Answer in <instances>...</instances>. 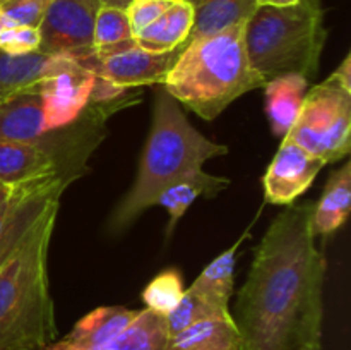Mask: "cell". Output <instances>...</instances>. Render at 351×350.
I'll list each match as a JSON object with an SVG mask.
<instances>
[{"label":"cell","instance_id":"cell-1","mask_svg":"<svg viewBox=\"0 0 351 350\" xmlns=\"http://www.w3.org/2000/svg\"><path fill=\"white\" fill-rule=\"evenodd\" d=\"M314 202L287 206L254 250L235 316L240 350H300L322 343L326 257L312 230Z\"/></svg>","mask_w":351,"mask_h":350},{"label":"cell","instance_id":"cell-28","mask_svg":"<svg viewBox=\"0 0 351 350\" xmlns=\"http://www.w3.org/2000/svg\"><path fill=\"white\" fill-rule=\"evenodd\" d=\"M40 31L38 27L12 26L0 33V50L10 55L38 54Z\"/></svg>","mask_w":351,"mask_h":350},{"label":"cell","instance_id":"cell-29","mask_svg":"<svg viewBox=\"0 0 351 350\" xmlns=\"http://www.w3.org/2000/svg\"><path fill=\"white\" fill-rule=\"evenodd\" d=\"M177 0H132L125 7V14L129 17L130 30L134 34L143 31L151 23L158 19L161 14L167 12Z\"/></svg>","mask_w":351,"mask_h":350},{"label":"cell","instance_id":"cell-3","mask_svg":"<svg viewBox=\"0 0 351 350\" xmlns=\"http://www.w3.org/2000/svg\"><path fill=\"white\" fill-rule=\"evenodd\" d=\"M57 209L0 263V350H41L57 338L48 249Z\"/></svg>","mask_w":351,"mask_h":350},{"label":"cell","instance_id":"cell-10","mask_svg":"<svg viewBox=\"0 0 351 350\" xmlns=\"http://www.w3.org/2000/svg\"><path fill=\"white\" fill-rule=\"evenodd\" d=\"M182 47L177 50L156 54L139 48L137 45L115 51V54L96 57L88 55L81 60L84 67L91 69L98 78L115 88L129 91L130 88L144 84H163L168 72L173 67Z\"/></svg>","mask_w":351,"mask_h":350},{"label":"cell","instance_id":"cell-19","mask_svg":"<svg viewBox=\"0 0 351 350\" xmlns=\"http://www.w3.org/2000/svg\"><path fill=\"white\" fill-rule=\"evenodd\" d=\"M187 2L194 9V24L189 40L211 36L237 24H245L259 7L257 0H187Z\"/></svg>","mask_w":351,"mask_h":350},{"label":"cell","instance_id":"cell-7","mask_svg":"<svg viewBox=\"0 0 351 350\" xmlns=\"http://www.w3.org/2000/svg\"><path fill=\"white\" fill-rule=\"evenodd\" d=\"M96 74L72 55H57V64L41 79L38 93L43 106V130L74 124L91 103Z\"/></svg>","mask_w":351,"mask_h":350},{"label":"cell","instance_id":"cell-9","mask_svg":"<svg viewBox=\"0 0 351 350\" xmlns=\"http://www.w3.org/2000/svg\"><path fill=\"white\" fill-rule=\"evenodd\" d=\"M99 0H50L41 19V55H72L82 58L95 51L93 30Z\"/></svg>","mask_w":351,"mask_h":350},{"label":"cell","instance_id":"cell-36","mask_svg":"<svg viewBox=\"0 0 351 350\" xmlns=\"http://www.w3.org/2000/svg\"><path fill=\"white\" fill-rule=\"evenodd\" d=\"M3 98H5V96H0V102H2V100H3Z\"/></svg>","mask_w":351,"mask_h":350},{"label":"cell","instance_id":"cell-25","mask_svg":"<svg viewBox=\"0 0 351 350\" xmlns=\"http://www.w3.org/2000/svg\"><path fill=\"white\" fill-rule=\"evenodd\" d=\"M130 40H134V33L130 30L125 9L112 5L99 7L98 12H96L95 30H93L95 50L115 47V45L127 43Z\"/></svg>","mask_w":351,"mask_h":350},{"label":"cell","instance_id":"cell-27","mask_svg":"<svg viewBox=\"0 0 351 350\" xmlns=\"http://www.w3.org/2000/svg\"><path fill=\"white\" fill-rule=\"evenodd\" d=\"M50 0H5L0 3V12L7 27L27 26L38 27L43 19Z\"/></svg>","mask_w":351,"mask_h":350},{"label":"cell","instance_id":"cell-5","mask_svg":"<svg viewBox=\"0 0 351 350\" xmlns=\"http://www.w3.org/2000/svg\"><path fill=\"white\" fill-rule=\"evenodd\" d=\"M328 40L321 0L288 7H257L243 27V43L254 71L264 82L283 74L314 78Z\"/></svg>","mask_w":351,"mask_h":350},{"label":"cell","instance_id":"cell-8","mask_svg":"<svg viewBox=\"0 0 351 350\" xmlns=\"http://www.w3.org/2000/svg\"><path fill=\"white\" fill-rule=\"evenodd\" d=\"M67 185L64 178L50 177L10 189L0 205V263L23 244L45 215L60 206Z\"/></svg>","mask_w":351,"mask_h":350},{"label":"cell","instance_id":"cell-26","mask_svg":"<svg viewBox=\"0 0 351 350\" xmlns=\"http://www.w3.org/2000/svg\"><path fill=\"white\" fill-rule=\"evenodd\" d=\"M184 280L177 270H167L154 277L143 290V302L146 309L158 314H170L184 295Z\"/></svg>","mask_w":351,"mask_h":350},{"label":"cell","instance_id":"cell-24","mask_svg":"<svg viewBox=\"0 0 351 350\" xmlns=\"http://www.w3.org/2000/svg\"><path fill=\"white\" fill-rule=\"evenodd\" d=\"M230 314L228 305H223L215 302L213 299L206 297V295L199 294V292L187 288L182 295L180 302L177 307L167 314V325L170 336L175 333L182 331L187 326L194 325V323L202 321V319L209 318H219V316Z\"/></svg>","mask_w":351,"mask_h":350},{"label":"cell","instance_id":"cell-2","mask_svg":"<svg viewBox=\"0 0 351 350\" xmlns=\"http://www.w3.org/2000/svg\"><path fill=\"white\" fill-rule=\"evenodd\" d=\"M226 153L228 146L202 136L184 115L177 100L161 86L154 100L153 124L137 177L113 209L108 229L113 233L123 232L139 218L141 213L154 206V199L163 189L201 170L209 158Z\"/></svg>","mask_w":351,"mask_h":350},{"label":"cell","instance_id":"cell-21","mask_svg":"<svg viewBox=\"0 0 351 350\" xmlns=\"http://www.w3.org/2000/svg\"><path fill=\"white\" fill-rule=\"evenodd\" d=\"M55 64L57 55H10L0 50V96L34 91Z\"/></svg>","mask_w":351,"mask_h":350},{"label":"cell","instance_id":"cell-13","mask_svg":"<svg viewBox=\"0 0 351 350\" xmlns=\"http://www.w3.org/2000/svg\"><path fill=\"white\" fill-rule=\"evenodd\" d=\"M45 134L38 89L5 96L0 102V141L34 143Z\"/></svg>","mask_w":351,"mask_h":350},{"label":"cell","instance_id":"cell-35","mask_svg":"<svg viewBox=\"0 0 351 350\" xmlns=\"http://www.w3.org/2000/svg\"><path fill=\"white\" fill-rule=\"evenodd\" d=\"M5 27H7V23H5V19H3L2 12H0V33H2V31L5 30Z\"/></svg>","mask_w":351,"mask_h":350},{"label":"cell","instance_id":"cell-34","mask_svg":"<svg viewBox=\"0 0 351 350\" xmlns=\"http://www.w3.org/2000/svg\"><path fill=\"white\" fill-rule=\"evenodd\" d=\"M300 350H322V343H319V345H307Z\"/></svg>","mask_w":351,"mask_h":350},{"label":"cell","instance_id":"cell-22","mask_svg":"<svg viewBox=\"0 0 351 350\" xmlns=\"http://www.w3.org/2000/svg\"><path fill=\"white\" fill-rule=\"evenodd\" d=\"M170 343L167 316L151 309L137 311L136 318L103 350H167Z\"/></svg>","mask_w":351,"mask_h":350},{"label":"cell","instance_id":"cell-18","mask_svg":"<svg viewBox=\"0 0 351 350\" xmlns=\"http://www.w3.org/2000/svg\"><path fill=\"white\" fill-rule=\"evenodd\" d=\"M228 185V178L206 174L201 168V170L194 172V174L187 175V177L180 178V180L173 182V184L168 185L167 189H163V191L158 194V198L154 199V206H163L168 211V215H170V222H168L167 226L168 235H171L178 220L184 216V213L191 208L192 202H194L199 196L213 198V196L221 192L223 189H226Z\"/></svg>","mask_w":351,"mask_h":350},{"label":"cell","instance_id":"cell-14","mask_svg":"<svg viewBox=\"0 0 351 350\" xmlns=\"http://www.w3.org/2000/svg\"><path fill=\"white\" fill-rule=\"evenodd\" d=\"M308 79L302 74H283L264 84L266 115L276 137H287L300 115Z\"/></svg>","mask_w":351,"mask_h":350},{"label":"cell","instance_id":"cell-16","mask_svg":"<svg viewBox=\"0 0 351 350\" xmlns=\"http://www.w3.org/2000/svg\"><path fill=\"white\" fill-rule=\"evenodd\" d=\"M194 24V9L187 0H177L165 14H161L154 23L134 34V41L139 48L147 51L177 50L184 47Z\"/></svg>","mask_w":351,"mask_h":350},{"label":"cell","instance_id":"cell-12","mask_svg":"<svg viewBox=\"0 0 351 350\" xmlns=\"http://www.w3.org/2000/svg\"><path fill=\"white\" fill-rule=\"evenodd\" d=\"M50 177L64 178L67 184H71L62 174L57 158L38 141L34 143L0 141V182L2 184L12 189Z\"/></svg>","mask_w":351,"mask_h":350},{"label":"cell","instance_id":"cell-32","mask_svg":"<svg viewBox=\"0 0 351 350\" xmlns=\"http://www.w3.org/2000/svg\"><path fill=\"white\" fill-rule=\"evenodd\" d=\"M101 5H112V7H120V9H125L132 0H99Z\"/></svg>","mask_w":351,"mask_h":350},{"label":"cell","instance_id":"cell-33","mask_svg":"<svg viewBox=\"0 0 351 350\" xmlns=\"http://www.w3.org/2000/svg\"><path fill=\"white\" fill-rule=\"evenodd\" d=\"M9 194H10V187H7L5 184H2V182H0V205L5 201V198Z\"/></svg>","mask_w":351,"mask_h":350},{"label":"cell","instance_id":"cell-15","mask_svg":"<svg viewBox=\"0 0 351 350\" xmlns=\"http://www.w3.org/2000/svg\"><path fill=\"white\" fill-rule=\"evenodd\" d=\"M137 311L122 305L98 307L79 319L72 331L64 338L67 349H96L112 342L129 326Z\"/></svg>","mask_w":351,"mask_h":350},{"label":"cell","instance_id":"cell-30","mask_svg":"<svg viewBox=\"0 0 351 350\" xmlns=\"http://www.w3.org/2000/svg\"><path fill=\"white\" fill-rule=\"evenodd\" d=\"M332 74H335L343 84L351 88V54H348L345 58H343L341 65H339Z\"/></svg>","mask_w":351,"mask_h":350},{"label":"cell","instance_id":"cell-4","mask_svg":"<svg viewBox=\"0 0 351 350\" xmlns=\"http://www.w3.org/2000/svg\"><path fill=\"white\" fill-rule=\"evenodd\" d=\"M243 27L245 24H237L185 41L161 86L204 120H215L240 96L264 88L266 82L247 57Z\"/></svg>","mask_w":351,"mask_h":350},{"label":"cell","instance_id":"cell-11","mask_svg":"<svg viewBox=\"0 0 351 350\" xmlns=\"http://www.w3.org/2000/svg\"><path fill=\"white\" fill-rule=\"evenodd\" d=\"M324 165V161L312 156L290 137H283L280 150L263 178L266 202L280 206L293 205L311 187Z\"/></svg>","mask_w":351,"mask_h":350},{"label":"cell","instance_id":"cell-6","mask_svg":"<svg viewBox=\"0 0 351 350\" xmlns=\"http://www.w3.org/2000/svg\"><path fill=\"white\" fill-rule=\"evenodd\" d=\"M307 153L328 163L351 150V88L335 74L307 89L300 115L288 136Z\"/></svg>","mask_w":351,"mask_h":350},{"label":"cell","instance_id":"cell-20","mask_svg":"<svg viewBox=\"0 0 351 350\" xmlns=\"http://www.w3.org/2000/svg\"><path fill=\"white\" fill-rule=\"evenodd\" d=\"M167 350H240V333L232 314L202 319L171 335Z\"/></svg>","mask_w":351,"mask_h":350},{"label":"cell","instance_id":"cell-31","mask_svg":"<svg viewBox=\"0 0 351 350\" xmlns=\"http://www.w3.org/2000/svg\"><path fill=\"white\" fill-rule=\"evenodd\" d=\"M300 0H257V5H267V7H288L295 5Z\"/></svg>","mask_w":351,"mask_h":350},{"label":"cell","instance_id":"cell-17","mask_svg":"<svg viewBox=\"0 0 351 350\" xmlns=\"http://www.w3.org/2000/svg\"><path fill=\"white\" fill-rule=\"evenodd\" d=\"M351 209V163L346 161L341 168L332 172L328 178L321 199L314 205L312 230L315 237L331 235L341 229L348 220Z\"/></svg>","mask_w":351,"mask_h":350},{"label":"cell","instance_id":"cell-23","mask_svg":"<svg viewBox=\"0 0 351 350\" xmlns=\"http://www.w3.org/2000/svg\"><path fill=\"white\" fill-rule=\"evenodd\" d=\"M242 240L243 237L237 240L230 249L219 254L216 259H213L189 288L213 299L218 304L228 305L233 295V288H235L237 250H239Z\"/></svg>","mask_w":351,"mask_h":350}]
</instances>
